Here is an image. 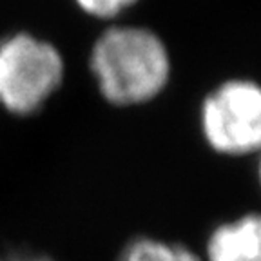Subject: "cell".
Wrapping results in <instances>:
<instances>
[{
	"instance_id": "6",
	"label": "cell",
	"mask_w": 261,
	"mask_h": 261,
	"mask_svg": "<svg viewBox=\"0 0 261 261\" xmlns=\"http://www.w3.org/2000/svg\"><path fill=\"white\" fill-rule=\"evenodd\" d=\"M84 13L96 18H113L138 0H74Z\"/></svg>"
},
{
	"instance_id": "3",
	"label": "cell",
	"mask_w": 261,
	"mask_h": 261,
	"mask_svg": "<svg viewBox=\"0 0 261 261\" xmlns=\"http://www.w3.org/2000/svg\"><path fill=\"white\" fill-rule=\"evenodd\" d=\"M201 130L214 151L243 156L261 142V91L250 80H228L201 103Z\"/></svg>"
},
{
	"instance_id": "2",
	"label": "cell",
	"mask_w": 261,
	"mask_h": 261,
	"mask_svg": "<svg viewBox=\"0 0 261 261\" xmlns=\"http://www.w3.org/2000/svg\"><path fill=\"white\" fill-rule=\"evenodd\" d=\"M62 78L64 58L49 42L28 33L0 40V106L9 113H37Z\"/></svg>"
},
{
	"instance_id": "4",
	"label": "cell",
	"mask_w": 261,
	"mask_h": 261,
	"mask_svg": "<svg viewBox=\"0 0 261 261\" xmlns=\"http://www.w3.org/2000/svg\"><path fill=\"white\" fill-rule=\"evenodd\" d=\"M207 261H261V221L247 214L212 230L207 241Z\"/></svg>"
},
{
	"instance_id": "7",
	"label": "cell",
	"mask_w": 261,
	"mask_h": 261,
	"mask_svg": "<svg viewBox=\"0 0 261 261\" xmlns=\"http://www.w3.org/2000/svg\"><path fill=\"white\" fill-rule=\"evenodd\" d=\"M0 261H51L44 256H35V254L25 252H6L0 254Z\"/></svg>"
},
{
	"instance_id": "1",
	"label": "cell",
	"mask_w": 261,
	"mask_h": 261,
	"mask_svg": "<svg viewBox=\"0 0 261 261\" xmlns=\"http://www.w3.org/2000/svg\"><path fill=\"white\" fill-rule=\"evenodd\" d=\"M89 67L98 89L114 106H136L158 96L171 76V58L151 29L114 25L91 49Z\"/></svg>"
},
{
	"instance_id": "5",
	"label": "cell",
	"mask_w": 261,
	"mask_h": 261,
	"mask_svg": "<svg viewBox=\"0 0 261 261\" xmlns=\"http://www.w3.org/2000/svg\"><path fill=\"white\" fill-rule=\"evenodd\" d=\"M116 261H201L191 249L167 241L138 238L120 252Z\"/></svg>"
}]
</instances>
